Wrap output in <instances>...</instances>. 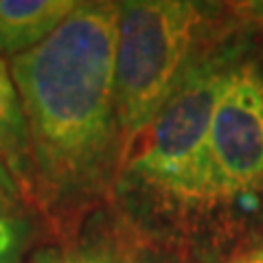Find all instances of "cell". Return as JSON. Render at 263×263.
Segmentation results:
<instances>
[{
    "instance_id": "1",
    "label": "cell",
    "mask_w": 263,
    "mask_h": 263,
    "mask_svg": "<svg viewBox=\"0 0 263 263\" xmlns=\"http://www.w3.org/2000/svg\"><path fill=\"white\" fill-rule=\"evenodd\" d=\"M117 29V3H79L9 66L29 123L35 206L57 226L97 202L121 169Z\"/></svg>"
},
{
    "instance_id": "2",
    "label": "cell",
    "mask_w": 263,
    "mask_h": 263,
    "mask_svg": "<svg viewBox=\"0 0 263 263\" xmlns=\"http://www.w3.org/2000/svg\"><path fill=\"white\" fill-rule=\"evenodd\" d=\"M235 64L228 51L189 62L174 95L125 160V180L136 193L174 213L211 209V121Z\"/></svg>"
},
{
    "instance_id": "3",
    "label": "cell",
    "mask_w": 263,
    "mask_h": 263,
    "mask_svg": "<svg viewBox=\"0 0 263 263\" xmlns=\"http://www.w3.org/2000/svg\"><path fill=\"white\" fill-rule=\"evenodd\" d=\"M202 27V13L182 0L119 3L117 121L125 162L162 105L174 95Z\"/></svg>"
},
{
    "instance_id": "4",
    "label": "cell",
    "mask_w": 263,
    "mask_h": 263,
    "mask_svg": "<svg viewBox=\"0 0 263 263\" xmlns=\"http://www.w3.org/2000/svg\"><path fill=\"white\" fill-rule=\"evenodd\" d=\"M263 193V68L235 64L219 92L209 138V197L233 206Z\"/></svg>"
},
{
    "instance_id": "5",
    "label": "cell",
    "mask_w": 263,
    "mask_h": 263,
    "mask_svg": "<svg viewBox=\"0 0 263 263\" xmlns=\"http://www.w3.org/2000/svg\"><path fill=\"white\" fill-rule=\"evenodd\" d=\"M75 0H0V55L33 51L75 11Z\"/></svg>"
},
{
    "instance_id": "6",
    "label": "cell",
    "mask_w": 263,
    "mask_h": 263,
    "mask_svg": "<svg viewBox=\"0 0 263 263\" xmlns=\"http://www.w3.org/2000/svg\"><path fill=\"white\" fill-rule=\"evenodd\" d=\"M0 160L15 180L22 200L35 204V167H33L29 123L13 84L11 68L0 57Z\"/></svg>"
},
{
    "instance_id": "7",
    "label": "cell",
    "mask_w": 263,
    "mask_h": 263,
    "mask_svg": "<svg viewBox=\"0 0 263 263\" xmlns=\"http://www.w3.org/2000/svg\"><path fill=\"white\" fill-rule=\"evenodd\" d=\"M29 263H141L117 250L92 243H62L40 248Z\"/></svg>"
},
{
    "instance_id": "8",
    "label": "cell",
    "mask_w": 263,
    "mask_h": 263,
    "mask_svg": "<svg viewBox=\"0 0 263 263\" xmlns=\"http://www.w3.org/2000/svg\"><path fill=\"white\" fill-rule=\"evenodd\" d=\"M31 228L22 217L0 213V263H20Z\"/></svg>"
},
{
    "instance_id": "9",
    "label": "cell",
    "mask_w": 263,
    "mask_h": 263,
    "mask_svg": "<svg viewBox=\"0 0 263 263\" xmlns=\"http://www.w3.org/2000/svg\"><path fill=\"white\" fill-rule=\"evenodd\" d=\"M22 200V193L15 180L11 178L9 169L5 167V162L0 160V213H11L18 202Z\"/></svg>"
},
{
    "instance_id": "10",
    "label": "cell",
    "mask_w": 263,
    "mask_h": 263,
    "mask_svg": "<svg viewBox=\"0 0 263 263\" xmlns=\"http://www.w3.org/2000/svg\"><path fill=\"white\" fill-rule=\"evenodd\" d=\"M224 263H263V246L259 248H250V250H243L235 257H230Z\"/></svg>"
}]
</instances>
